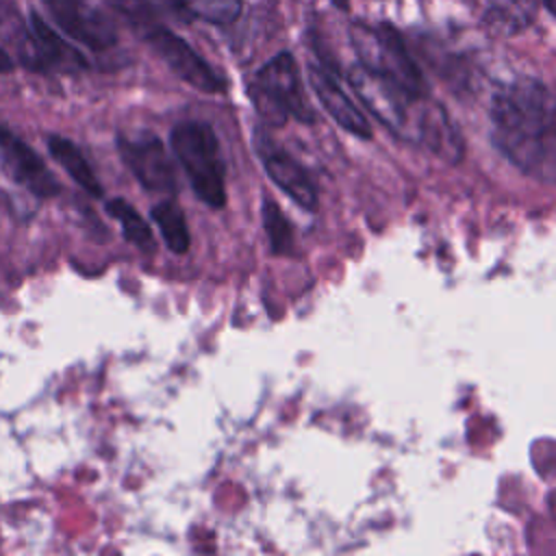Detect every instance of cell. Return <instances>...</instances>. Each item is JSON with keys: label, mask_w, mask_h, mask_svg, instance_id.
<instances>
[{"label": "cell", "mask_w": 556, "mask_h": 556, "mask_svg": "<svg viewBox=\"0 0 556 556\" xmlns=\"http://www.w3.org/2000/svg\"><path fill=\"white\" fill-rule=\"evenodd\" d=\"M493 143L523 174L556 185V93L536 78H515L491 98Z\"/></svg>", "instance_id": "1"}, {"label": "cell", "mask_w": 556, "mask_h": 556, "mask_svg": "<svg viewBox=\"0 0 556 556\" xmlns=\"http://www.w3.org/2000/svg\"><path fill=\"white\" fill-rule=\"evenodd\" d=\"M348 83L369 113L400 139L421 146L450 163L463 156V139L441 106L408 96L361 63L350 67Z\"/></svg>", "instance_id": "2"}, {"label": "cell", "mask_w": 556, "mask_h": 556, "mask_svg": "<svg viewBox=\"0 0 556 556\" xmlns=\"http://www.w3.org/2000/svg\"><path fill=\"white\" fill-rule=\"evenodd\" d=\"M169 143L195 195L211 208H222L226 204V172L213 128L204 122H180L172 128Z\"/></svg>", "instance_id": "3"}, {"label": "cell", "mask_w": 556, "mask_h": 556, "mask_svg": "<svg viewBox=\"0 0 556 556\" xmlns=\"http://www.w3.org/2000/svg\"><path fill=\"white\" fill-rule=\"evenodd\" d=\"M250 98L267 124L282 126L291 117L302 124L315 122V111L304 96L298 63L289 52L276 54L254 74Z\"/></svg>", "instance_id": "4"}, {"label": "cell", "mask_w": 556, "mask_h": 556, "mask_svg": "<svg viewBox=\"0 0 556 556\" xmlns=\"http://www.w3.org/2000/svg\"><path fill=\"white\" fill-rule=\"evenodd\" d=\"M350 37H352V46L356 50L358 63L363 67L397 85L408 96L426 98L424 74L413 61V56L408 54V48L402 35L393 26L354 24L350 28Z\"/></svg>", "instance_id": "5"}, {"label": "cell", "mask_w": 556, "mask_h": 556, "mask_svg": "<svg viewBox=\"0 0 556 556\" xmlns=\"http://www.w3.org/2000/svg\"><path fill=\"white\" fill-rule=\"evenodd\" d=\"M135 24L141 30L146 43L154 50V54L187 85L204 93L224 91V78L176 33L169 28L139 15Z\"/></svg>", "instance_id": "6"}, {"label": "cell", "mask_w": 556, "mask_h": 556, "mask_svg": "<svg viewBox=\"0 0 556 556\" xmlns=\"http://www.w3.org/2000/svg\"><path fill=\"white\" fill-rule=\"evenodd\" d=\"M117 150L126 167L135 174L148 191H176V172L165 152L163 141L146 130L135 135L119 132L117 135Z\"/></svg>", "instance_id": "7"}, {"label": "cell", "mask_w": 556, "mask_h": 556, "mask_svg": "<svg viewBox=\"0 0 556 556\" xmlns=\"http://www.w3.org/2000/svg\"><path fill=\"white\" fill-rule=\"evenodd\" d=\"M52 22L74 41L102 52L113 48L117 33L113 24L87 0H43Z\"/></svg>", "instance_id": "8"}, {"label": "cell", "mask_w": 556, "mask_h": 556, "mask_svg": "<svg viewBox=\"0 0 556 556\" xmlns=\"http://www.w3.org/2000/svg\"><path fill=\"white\" fill-rule=\"evenodd\" d=\"M0 159L9 176L37 198H52L61 191L59 180L52 176L41 156L15 132L0 124Z\"/></svg>", "instance_id": "9"}, {"label": "cell", "mask_w": 556, "mask_h": 556, "mask_svg": "<svg viewBox=\"0 0 556 556\" xmlns=\"http://www.w3.org/2000/svg\"><path fill=\"white\" fill-rule=\"evenodd\" d=\"M24 63L37 72H76L87 67L85 56L67 46L61 35L48 26V22L39 13H30L26 46L22 52Z\"/></svg>", "instance_id": "10"}, {"label": "cell", "mask_w": 556, "mask_h": 556, "mask_svg": "<svg viewBox=\"0 0 556 556\" xmlns=\"http://www.w3.org/2000/svg\"><path fill=\"white\" fill-rule=\"evenodd\" d=\"M308 83L315 96L319 98L321 106L334 119L337 126H341L345 132L358 139L371 137V126L367 117L324 65H308Z\"/></svg>", "instance_id": "11"}, {"label": "cell", "mask_w": 556, "mask_h": 556, "mask_svg": "<svg viewBox=\"0 0 556 556\" xmlns=\"http://www.w3.org/2000/svg\"><path fill=\"white\" fill-rule=\"evenodd\" d=\"M258 156L267 176L276 187H280L302 208L306 211L317 208L319 198H317L315 182L291 154L265 143V146H258Z\"/></svg>", "instance_id": "12"}, {"label": "cell", "mask_w": 556, "mask_h": 556, "mask_svg": "<svg viewBox=\"0 0 556 556\" xmlns=\"http://www.w3.org/2000/svg\"><path fill=\"white\" fill-rule=\"evenodd\" d=\"M46 143H48V150H50L52 159H54L87 193H91V195H96V198L102 195V185H100V180L96 178L91 165L87 163V159L83 156V152H80L70 139H65V137H61V135H50V137L46 139Z\"/></svg>", "instance_id": "13"}, {"label": "cell", "mask_w": 556, "mask_h": 556, "mask_svg": "<svg viewBox=\"0 0 556 556\" xmlns=\"http://www.w3.org/2000/svg\"><path fill=\"white\" fill-rule=\"evenodd\" d=\"M152 222L159 226L163 241L174 254H185L191 243V235L187 228V219L182 208L174 200H163L150 211Z\"/></svg>", "instance_id": "14"}, {"label": "cell", "mask_w": 556, "mask_h": 556, "mask_svg": "<svg viewBox=\"0 0 556 556\" xmlns=\"http://www.w3.org/2000/svg\"><path fill=\"white\" fill-rule=\"evenodd\" d=\"M104 208L113 219H117L122 224V232L128 243H132L141 252H148V254L154 252V248H156L154 235H152L150 226L146 224V219L135 211V206L130 202H126L124 198H113L104 204Z\"/></svg>", "instance_id": "15"}, {"label": "cell", "mask_w": 556, "mask_h": 556, "mask_svg": "<svg viewBox=\"0 0 556 556\" xmlns=\"http://www.w3.org/2000/svg\"><path fill=\"white\" fill-rule=\"evenodd\" d=\"M174 11H182L191 17L211 24H230L241 15L243 0H165Z\"/></svg>", "instance_id": "16"}, {"label": "cell", "mask_w": 556, "mask_h": 556, "mask_svg": "<svg viewBox=\"0 0 556 556\" xmlns=\"http://www.w3.org/2000/svg\"><path fill=\"white\" fill-rule=\"evenodd\" d=\"M263 226L274 254H287L293 248V230L274 200L263 202Z\"/></svg>", "instance_id": "17"}, {"label": "cell", "mask_w": 556, "mask_h": 556, "mask_svg": "<svg viewBox=\"0 0 556 556\" xmlns=\"http://www.w3.org/2000/svg\"><path fill=\"white\" fill-rule=\"evenodd\" d=\"M493 24L506 33L521 30L532 20V0H486Z\"/></svg>", "instance_id": "18"}, {"label": "cell", "mask_w": 556, "mask_h": 556, "mask_svg": "<svg viewBox=\"0 0 556 556\" xmlns=\"http://www.w3.org/2000/svg\"><path fill=\"white\" fill-rule=\"evenodd\" d=\"M15 67V63H13V59L9 56V52L0 46V74H7V72H11Z\"/></svg>", "instance_id": "19"}, {"label": "cell", "mask_w": 556, "mask_h": 556, "mask_svg": "<svg viewBox=\"0 0 556 556\" xmlns=\"http://www.w3.org/2000/svg\"><path fill=\"white\" fill-rule=\"evenodd\" d=\"M545 7H547V11L552 13V15H556V0H541Z\"/></svg>", "instance_id": "20"}]
</instances>
